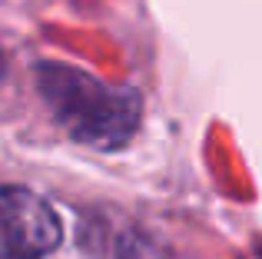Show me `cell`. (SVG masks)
<instances>
[{
	"label": "cell",
	"mask_w": 262,
	"mask_h": 259,
	"mask_svg": "<svg viewBox=\"0 0 262 259\" xmlns=\"http://www.w3.org/2000/svg\"><path fill=\"white\" fill-rule=\"evenodd\" d=\"M37 90L47 110L77 143L123 149L143 120V97L133 87H113L70 63H37Z\"/></svg>",
	"instance_id": "6da1fadb"
},
{
	"label": "cell",
	"mask_w": 262,
	"mask_h": 259,
	"mask_svg": "<svg viewBox=\"0 0 262 259\" xmlns=\"http://www.w3.org/2000/svg\"><path fill=\"white\" fill-rule=\"evenodd\" d=\"M63 243V223L40 193L0 186V259H47Z\"/></svg>",
	"instance_id": "7a4b0ae2"
},
{
	"label": "cell",
	"mask_w": 262,
	"mask_h": 259,
	"mask_svg": "<svg viewBox=\"0 0 262 259\" xmlns=\"http://www.w3.org/2000/svg\"><path fill=\"white\" fill-rule=\"evenodd\" d=\"M0 73H4V53H0Z\"/></svg>",
	"instance_id": "3957f363"
}]
</instances>
